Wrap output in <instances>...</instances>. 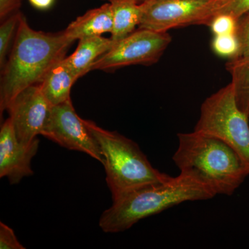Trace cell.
<instances>
[{"mask_svg":"<svg viewBox=\"0 0 249 249\" xmlns=\"http://www.w3.org/2000/svg\"><path fill=\"white\" fill-rule=\"evenodd\" d=\"M83 120L101 147L106 181L112 199L171 177L154 168L137 142L117 132L101 128L93 121Z\"/></svg>","mask_w":249,"mask_h":249,"instance_id":"4","label":"cell"},{"mask_svg":"<svg viewBox=\"0 0 249 249\" xmlns=\"http://www.w3.org/2000/svg\"><path fill=\"white\" fill-rule=\"evenodd\" d=\"M39 140L30 144L19 142L11 119H6L0 130V178H7L11 184L34 175L31 160L37 154Z\"/></svg>","mask_w":249,"mask_h":249,"instance_id":"10","label":"cell"},{"mask_svg":"<svg viewBox=\"0 0 249 249\" xmlns=\"http://www.w3.org/2000/svg\"><path fill=\"white\" fill-rule=\"evenodd\" d=\"M212 49L219 56L229 59L235 58L239 51L238 41L235 34L214 36Z\"/></svg>","mask_w":249,"mask_h":249,"instance_id":"18","label":"cell"},{"mask_svg":"<svg viewBox=\"0 0 249 249\" xmlns=\"http://www.w3.org/2000/svg\"><path fill=\"white\" fill-rule=\"evenodd\" d=\"M75 52L64 60L73 74L80 78L91 71V67L103 54L107 52L116 42L103 36L86 37L78 40Z\"/></svg>","mask_w":249,"mask_h":249,"instance_id":"12","label":"cell"},{"mask_svg":"<svg viewBox=\"0 0 249 249\" xmlns=\"http://www.w3.org/2000/svg\"><path fill=\"white\" fill-rule=\"evenodd\" d=\"M0 249H24L21 245L14 230L4 223L0 222Z\"/></svg>","mask_w":249,"mask_h":249,"instance_id":"21","label":"cell"},{"mask_svg":"<svg viewBox=\"0 0 249 249\" xmlns=\"http://www.w3.org/2000/svg\"><path fill=\"white\" fill-rule=\"evenodd\" d=\"M213 0H146L140 3L139 29L166 33L191 24L203 25Z\"/></svg>","mask_w":249,"mask_h":249,"instance_id":"7","label":"cell"},{"mask_svg":"<svg viewBox=\"0 0 249 249\" xmlns=\"http://www.w3.org/2000/svg\"><path fill=\"white\" fill-rule=\"evenodd\" d=\"M173 156L180 173L192 177L215 195L231 196L249 175L237 152L221 139L194 130L178 134Z\"/></svg>","mask_w":249,"mask_h":249,"instance_id":"2","label":"cell"},{"mask_svg":"<svg viewBox=\"0 0 249 249\" xmlns=\"http://www.w3.org/2000/svg\"><path fill=\"white\" fill-rule=\"evenodd\" d=\"M226 69L231 76L237 106L249 117V54L229 59Z\"/></svg>","mask_w":249,"mask_h":249,"instance_id":"15","label":"cell"},{"mask_svg":"<svg viewBox=\"0 0 249 249\" xmlns=\"http://www.w3.org/2000/svg\"><path fill=\"white\" fill-rule=\"evenodd\" d=\"M172 42L168 32L139 29L116 42L93 63L92 70L109 71L130 65L157 63Z\"/></svg>","mask_w":249,"mask_h":249,"instance_id":"6","label":"cell"},{"mask_svg":"<svg viewBox=\"0 0 249 249\" xmlns=\"http://www.w3.org/2000/svg\"><path fill=\"white\" fill-rule=\"evenodd\" d=\"M42 136L69 150L83 152L104 163L97 140L77 114L71 99L53 106Z\"/></svg>","mask_w":249,"mask_h":249,"instance_id":"8","label":"cell"},{"mask_svg":"<svg viewBox=\"0 0 249 249\" xmlns=\"http://www.w3.org/2000/svg\"><path fill=\"white\" fill-rule=\"evenodd\" d=\"M249 119L237 106L233 86L230 83L203 102L194 130L225 142L249 168Z\"/></svg>","mask_w":249,"mask_h":249,"instance_id":"5","label":"cell"},{"mask_svg":"<svg viewBox=\"0 0 249 249\" xmlns=\"http://www.w3.org/2000/svg\"><path fill=\"white\" fill-rule=\"evenodd\" d=\"M22 0H0L1 22L15 13L19 11Z\"/></svg>","mask_w":249,"mask_h":249,"instance_id":"22","label":"cell"},{"mask_svg":"<svg viewBox=\"0 0 249 249\" xmlns=\"http://www.w3.org/2000/svg\"><path fill=\"white\" fill-rule=\"evenodd\" d=\"M64 59L49 70L39 84L42 93L52 106L61 104L71 99L72 86L78 80Z\"/></svg>","mask_w":249,"mask_h":249,"instance_id":"13","label":"cell"},{"mask_svg":"<svg viewBox=\"0 0 249 249\" xmlns=\"http://www.w3.org/2000/svg\"><path fill=\"white\" fill-rule=\"evenodd\" d=\"M248 12L249 0H213L203 25L209 26L213 18L218 15H229L238 19Z\"/></svg>","mask_w":249,"mask_h":249,"instance_id":"16","label":"cell"},{"mask_svg":"<svg viewBox=\"0 0 249 249\" xmlns=\"http://www.w3.org/2000/svg\"><path fill=\"white\" fill-rule=\"evenodd\" d=\"M237 19L229 15H218L213 18L209 27L214 36L235 34Z\"/></svg>","mask_w":249,"mask_h":249,"instance_id":"20","label":"cell"},{"mask_svg":"<svg viewBox=\"0 0 249 249\" xmlns=\"http://www.w3.org/2000/svg\"><path fill=\"white\" fill-rule=\"evenodd\" d=\"M235 36L239 44L238 53L235 58L248 55L249 54V12L237 19Z\"/></svg>","mask_w":249,"mask_h":249,"instance_id":"19","label":"cell"},{"mask_svg":"<svg viewBox=\"0 0 249 249\" xmlns=\"http://www.w3.org/2000/svg\"><path fill=\"white\" fill-rule=\"evenodd\" d=\"M52 107L39 85L26 88L13 100L6 111L19 142L27 145L42 135Z\"/></svg>","mask_w":249,"mask_h":249,"instance_id":"9","label":"cell"},{"mask_svg":"<svg viewBox=\"0 0 249 249\" xmlns=\"http://www.w3.org/2000/svg\"><path fill=\"white\" fill-rule=\"evenodd\" d=\"M22 14L20 11L15 13L1 22L0 26V67L1 70L6 62V55L14 36H16L19 20Z\"/></svg>","mask_w":249,"mask_h":249,"instance_id":"17","label":"cell"},{"mask_svg":"<svg viewBox=\"0 0 249 249\" xmlns=\"http://www.w3.org/2000/svg\"><path fill=\"white\" fill-rule=\"evenodd\" d=\"M215 195L196 178L180 173L161 182L150 183L113 199L112 206L100 218L103 232L127 231L145 218L187 201H204Z\"/></svg>","mask_w":249,"mask_h":249,"instance_id":"3","label":"cell"},{"mask_svg":"<svg viewBox=\"0 0 249 249\" xmlns=\"http://www.w3.org/2000/svg\"><path fill=\"white\" fill-rule=\"evenodd\" d=\"M108 1H110V0H108ZM132 1H136V2L139 3V4H140V3L142 2V1H146V0H132Z\"/></svg>","mask_w":249,"mask_h":249,"instance_id":"24","label":"cell"},{"mask_svg":"<svg viewBox=\"0 0 249 249\" xmlns=\"http://www.w3.org/2000/svg\"><path fill=\"white\" fill-rule=\"evenodd\" d=\"M30 4L36 9L47 10L52 7L55 0H29Z\"/></svg>","mask_w":249,"mask_h":249,"instance_id":"23","label":"cell"},{"mask_svg":"<svg viewBox=\"0 0 249 249\" xmlns=\"http://www.w3.org/2000/svg\"><path fill=\"white\" fill-rule=\"evenodd\" d=\"M113 16L111 39L114 42L122 40L135 31L140 24L141 5L132 0H110Z\"/></svg>","mask_w":249,"mask_h":249,"instance_id":"14","label":"cell"},{"mask_svg":"<svg viewBox=\"0 0 249 249\" xmlns=\"http://www.w3.org/2000/svg\"><path fill=\"white\" fill-rule=\"evenodd\" d=\"M112 28V9L109 1L77 18L64 31L74 42L86 37L102 36L106 33L111 34Z\"/></svg>","mask_w":249,"mask_h":249,"instance_id":"11","label":"cell"},{"mask_svg":"<svg viewBox=\"0 0 249 249\" xmlns=\"http://www.w3.org/2000/svg\"><path fill=\"white\" fill-rule=\"evenodd\" d=\"M65 31H36L22 16L7 61L1 69L0 111H6L21 91L39 85L49 70L65 58L73 44Z\"/></svg>","mask_w":249,"mask_h":249,"instance_id":"1","label":"cell"}]
</instances>
